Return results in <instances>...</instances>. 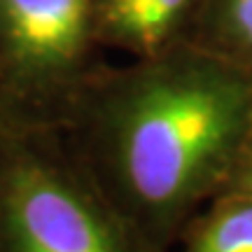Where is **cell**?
<instances>
[{"label": "cell", "instance_id": "1", "mask_svg": "<svg viewBox=\"0 0 252 252\" xmlns=\"http://www.w3.org/2000/svg\"><path fill=\"white\" fill-rule=\"evenodd\" d=\"M252 72L189 42L94 72L61 126L98 191L152 252L222 194L248 152Z\"/></svg>", "mask_w": 252, "mask_h": 252}, {"label": "cell", "instance_id": "2", "mask_svg": "<svg viewBox=\"0 0 252 252\" xmlns=\"http://www.w3.org/2000/svg\"><path fill=\"white\" fill-rule=\"evenodd\" d=\"M0 252H152L52 126L0 122Z\"/></svg>", "mask_w": 252, "mask_h": 252}, {"label": "cell", "instance_id": "3", "mask_svg": "<svg viewBox=\"0 0 252 252\" xmlns=\"http://www.w3.org/2000/svg\"><path fill=\"white\" fill-rule=\"evenodd\" d=\"M103 52L94 0H0V122L61 128Z\"/></svg>", "mask_w": 252, "mask_h": 252}, {"label": "cell", "instance_id": "4", "mask_svg": "<svg viewBox=\"0 0 252 252\" xmlns=\"http://www.w3.org/2000/svg\"><path fill=\"white\" fill-rule=\"evenodd\" d=\"M201 0H94L103 49L133 59L159 54L187 40Z\"/></svg>", "mask_w": 252, "mask_h": 252}, {"label": "cell", "instance_id": "5", "mask_svg": "<svg viewBox=\"0 0 252 252\" xmlns=\"http://www.w3.org/2000/svg\"><path fill=\"white\" fill-rule=\"evenodd\" d=\"M180 252H252V194L226 189L191 217Z\"/></svg>", "mask_w": 252, "mask_h": 252}, {"label": "cell", "instance_id": "6", "mask_svg": "<svg viewBox=\"0 0 252 252\" xmlns=\"http://www.w3.org/2000/svg\"><path fill=\"white\" fill-rule=\"evenodd\" d=\"M185 42L252 72V0H201Z\"/></svg>", "mask_w": 252, "mask_h": 252}, {"label": "cell", "instance_id": "7", "mask_svg": "<svg viewBox=\"0 0 252 252\" xmlns=\"http://www.w3.org/2000/svg\"><path fill=\"white\" fill-rule=\"evenodd\" d=\"M226 189H238V191L252 194V152L243 154V159H241V163H238V168H236L234 178H231V182H229Z\"/></svg>", "mask_w": 252, "mask_h": 252}, {"label": "cell", "instance_id": "8", "mask_svg": "<svg viewBox=\"0 0 252 252\" xmlns=\"http://www.w3.org/2000/svg\"><path fill=\"white\" fill-rule=\"evenodd\" d=\"M248 152H252V126H250V143H248Z\"/></svg>", "mask_w": 252, "mask_h": 252}]
</instances>
